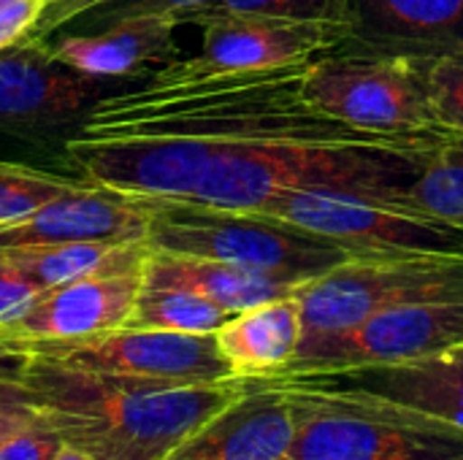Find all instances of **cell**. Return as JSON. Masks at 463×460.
Returning <instances> with one entry per match:
<instances>
[{
  "label": "cell",
  "instance_id": "obj_1",
  "mask_svg": "<svg viewBox=\"0 0 463 460\" xmlns=\"http://www.w3.org/2000/svg\"><path fill=\"white\" fill-rule=\"evenodd\" d=\"M22 382L62 442L95 460H163L247 390L241 377L165 388L35 355Z\"/></svg>",
  "mask_w": 463,
  "mask_h": 460
},
{
  "label": "cell",
  "instance_id": "obj_2",
  "mask_svg": "<svg viewBox=\"0 0 463 460\" xmlns=\"http://www.w3.org/2000/svg\"><path fill=\"white\" fill-rule=\"evenodd\" d=\"M133 198L146 214L152 252L217 260L296 287L355 258L315 230L260 211H231L179 198Z\"/></svg>",
  "mask_w": 463,
  "mask_h": 460
},
{
  "label": "cell",
  "instance_id": "obj_3",
  "mask_svg": "<svg viewBox=\"0 0 463 460\" xmlns=\"http://www.w3.org/2000/svg\"><path fill=\"white\" fill-rule=\"evenodd\" d=\"M279 382L296 412L285 460H463V428L377 399Z\"/></svg>",
  "mask_w": 463,
  "mask_h": 460
},
{
  "label": "cell",
  "instance_id": "obj_4",
  "mask_svg": "<svg viewBox=\"0 0 463 460\" xmlns=\"http://www.w3.org/2000/svg\"><path fill=\"white\" fill-rule=\"evenodd\" d=\"M301 95L320 114L366 133H445L434 122L418 57L336 49L307 62Z\"/></svg>",
  "mask_w": 463,
  "mask_h": 460
},
{
  "label": "cell",
  "instance_id": "obj_5",
  "mask_svg": "<svg viewBox=\"0 0 463 460\" xmlns=\"http://www.w3.org/2000/svg\"><path fill=\"white\" fill-rule=\"evenodd\" d=\"M258 211L315 230L355 258L463 260V228L404 201L347 190H293L271 198Z\"/></svg>",
  "mask_w": 463,
  "mask_h": 460
},
{
  "label": "cell",
  "instance_id": "obj_6",
  "mask_svg": "<svg viewBox=\"0 0 463 460\" xmlns=\"http://www.w3.org/2000/svg\"><path fill=\"white\" fill-rule=\"evenodd\" d=\"M301 342L355 328L366 317L434 301H463L461 258H353L296 287Z\"/></svg>",
  "mask_w": 463,
  "mask_h": 460
},
{
  "label": "cell",
  "instance_id": "obj_7",
  "mask_svg": "<svg viewBox=\"0 0 463 460\" xmlns=\"http://www.w3.org/2000/svg\"><path fill=\"white\" fill-rule=\"evenodd\" d=\"M130 79L87 76L57 60L43 41L0 49V144L19 149L57 146L79 136L87 114Z\"/></svg>",
  "mask_w": 463,
  "mask_h": 460
},
{
  "label": "cell",
  "instance_id": "obj_8",
  "mask_svg": "<svg viewBox=\"0 0 463 460\" xmlns=\"http://www.w3.org/2000/svg\"><path fill=\"white\" fill-rule=\"evenodd\" d=\"M35 358L109 377L165 388L233 380L214 333H176L155 328H117L76 342H22Z\"/></svg>",
  "mask_w": 463,
  "mask_h": 460
},
{
  "label": "cell",
  "instance_id": "obj_9",
  "mask_svg": "<svg viewBox=\"0 0 463 460\" xmlns=\"http://www.w3.org/2000/svg\"><path fill=\"white\" fill-rule=\"evenodd\" d=\"M461 344L463 301L410 304L377 312L350 331L301 342L296 358L274 377L407 363Z\"/></svg>",
  "mask_w": 463,
  "mask_h": 460
},
{
  "label": "cell",
  "instance_id": "obj_10",
  "mask_svg": "<svg viewBox=\"0 0 463 460\" xmlns=\"http://www.w3.org/2000/svg\"><path fill=\"white\" fill-rule=\"evenodd\" d=\"M146 258L149 247L144 244L114 266L38 293L0 331L16 342H76L125 328L144 285Z\"/></svg>",
  "mask_w": 463,
  "mask_h": 460
},
{
  "label": "cell",
  "instance_id": "obj_11",
  "mask_svg": "<svg viewBox=\"0 0 463 460\" xmlns=\"http://www.w3.org/2000/svg\"><path fill=\"white\" fill-rule=\"evenodd\" d=\"M190 24H201V52L179 57L190 70H269L307 65L347 43V30L336 24L288 22L271 16L203 14Z\"/></svg>",
  "mask_w": 463,
  "mask_h": 460
},
{
  "label": "cell",
  "instance_id": "obj_12",
  "mask_svg": "<svg viewBox=\"0 0 463 460\" xmlns=\"http://www.w3.org/2000/svg\"><path fill=\"white\" fill-rule=\"evenodd\" d=\"M282 380L317 390L377 399L463 428V344L407 363L293 374Z\"/></svg>",
  "mask_w": 463,
  "mask_h": 460
},
{
  "label": "cell",
  "instance_id": "obj_13",
  "mask_svg": "<svg viewBox=\"0 0 463 460\" xmlns=\"http://www.w3.org/2000/svg\"><path fill=\"white\" fill-rule=\"evenodd\" d=\"M293 437L296 412L288 390L269 377H247V390L233 404L163 460H285Z\"/></svg>",
  "mask_w": 463,
  "mask_h": 460
},
{
  "label": "cell",
  "instance_id": "obj_14",
  "mask_svg": "<svg viewBox=\"0 0 463 460\" xmlns=\"http://www.w3.org/2000/svg\"><path fill=\"white\" fill-rule=\"evenodd\" d=\"M146 214L133 195L106 187H79L27 217L0 225V255L49 244L146 241Z\"/></svg>",
  "mask_w": 463,
  "mask_h": 460
},
{
  "label": "cell",
  "instance_id": "obj_15",
  "mask_svg": "<svg viewBox=\"0 0 463 460\" xmlns=\"http://www.w3.org/2000/svg\"><path fill=\"white\" fill-rule=\"evenodd\" d=\"M353 24L342 49L418 60L463 54V0H350Z\"/></svg>",
  "mask_w": 463,
  "mask_h": 460
},
{
  "label": "cell",
  "instance_id": "obj_16",
  "mask_svg": "<svg viewBox=\"0 0 463 460\" xmlns=\"http://www.w3.org/2000/svg\"><path fill=\"white\" fill-rule=\"evenodd\" d=\"M176 19H133L92 35H54L43 41L65 65L100 79H138L182 57Z\"/></svg>",
  "mask_w": 463,
  "mask_h": 460
},
{
  "label": "cell",
  "instance_id": "obj_17",
  "mask_svg": "<svg viewBox=\"0 0 463 460\" xmlns=\"http://www.w3.org/2000/svg\"><path fill=\"white\" fill-rule=\"evenodd\" d=\"M301 306L296 293L233 314L214 336L236 377H274L301 344Z\"/></svg>",
  "mask_w": 463,
  "mask_h": 460
},
{
  "label": "cell",
  "instance_id": "obj_18",
  "mask_svg": "<svg viewBox=\"0 0 463 460\" xmlns=\"http://www.w3.org/2000/svg\"><path fill=\"white\" fill-rule=\"evenodd\" d=\"M144 285L190 290L231 314H239L266 301H277V298L296 293V285L290 282L263 277L239 266L203 260V258H187V255L152 252V249L144 263Z\"/></svg>",
  "mask_w": 463,
  "mask_h": 460
},
{
  "label": "cell",
  "instance_id": "obj_19",
  "mask_svg": "<svg viewBox=\"0 0 463 460\" xmlns=\"http://www.w3.org/2000/svg\"><path fill=\"white\" fill-rule=\"evenodd\" d=\"M214 0H57L43 5L38 22L22 41H49L54 35H92L122 22L165 16L190 24Z\"/></svg>",
  "mask_w": 463,
  "mask_h": 460
},
{
  "label": "cell",
  "instance_id": "obj_20",
  "mask_svg": "<svg viewBox=\"0 0 463 460\" xmlns=\"http://www.w3.org/2000/svg\"><path fill=\"white\" fill-rule=\"evenodd\" d=\"M146 241L133 244H106V241H79V244H49V247H30L14 249L0 255L3 263L14 266L24 274L41 293L57 285L73 282L79 277L95 274L106 266H114L133 255Z\"/></svg>",
  "mask_w": 463,
  "mask_h": 460
},
{
  "label": "cell",
  "instance_id": "obj_21",
  "mask_svg": "<svg viewBox=\"0 0 463 460\" xmlns=\"http://www.w3.org/2000/svg\"><path fill=\"white\" fill-rule=\"evenodd\" d=\"M233 314L217 304L179 287L141 285L125 328H155L176 333H217Z\"/></svg>",
  "mask_w": 463,
  "mask_h": 460
},
{
  "label": "cell",
  "instance_id": "obj_22",
  "mask_svg": "<svg viewBox=\"0 0 463 460\" xmlns=\"http://www.w3.org/2000/svg\"><path fill=\"white\" fill-rule=\"evenodd\" d=\"M402 201L463 228V133H450L431 152Z\"/></svg>",
  "mask_w": 463,
  "mask_h": 460
},
{
  "label": "cell",
  "instance_id": "obj_23",
  "mask_svg": "<svg viewBox=\"0 0 463 460\" xmlns=\"http://www.w3.org/2000/svg\"><path fill=\"white\" fill-rule=\"evenodd\" d=\"M79 187H98V184L62 171H49L30 163L0 157V225L27 217L43 203Z\"/></svg>",
  "mask_w": 463,
  "mask_h": 460
},
{
  "label": "cell",
  "instance_id": "obj_24",
  "mask_svg": "<svg viewBox=\"0 0 463 460\" xmlns=\"http://www.w3.org/2000/svg\"><path fill=\"white\" fill-rule=\"evenodd\" d=\"M203 14H241V16H271L288 22L336 24L345 27L347 33L353 24L350 0H214Z\"/></svg>",
  "mask_w": 463,
  "mask_h": 460
},
{
  "label": "cell",
  "instance_id": "obj_25",
  "mask_svg": "<svg viewBox=\"0 0 463 460\" xmlns=\"http://www.w3.org/2000/svg\"><path fill=\"white\" fill-rule=\"evenodd\" d=\"M423 81L437 127L463 133V54L423 60Z\"/></svg>",
  "mask_w": 463,
  "mask_h": 460
},
{
  "label": "cell",
  "instance_id": "obj_26",
  "mask_svg": "<svg viewBox=\"0 0 463 460\" xmlns=\"http://www.w3.org/2000/svg\"><path fill=\"white\" fill-rule=\"evenodd\" d=\"M62 447V437L41 418L0 445V460H54Z\"/></svg>",
  "mask_w": 463,
  "mask_h": 460
},
{
  "label": "cell",
  "instance_id": "obj_27",
  "mask_svg": "<svg viewBox=\"0 0 463 460\" xmlns=\"http://www.w3.org/2000/svg\"><path fill=\"white\" fill-rule=\"evenodd\" d=\"M38 293L41 290L24 274H19L14 266L0 260V325L16 320Z\"/></svg>",
  "mask_w": 463,
  "mask_h": 460
},
{
  "label": "cell",
  "instance_id": "obj_28",
  "mask_svg": "<svg viewBox=\"0 0 463 460\" xmlns=\"http://www.w3.org/2000/svg\"><path fill=\"white\" fill-rule=\"evenodd\" d=\"M46 0H0V49L27 38Z\"/></svg>",
  "mask_w": 463,
  "mask_h": 460
},
{
  "label": "cell",
  "instance_id": "obj_29",
  "mask_svg": "<svg viewBox=\"0 0 463 460\" xmlns=\"http://www.w3.org/2000/svg\"><path fill=\"white\" fill-rule=\"evenodd\" d=\"M30 363H33V352L22 342L8 339L0 331V380L22 382L27 369H30Z\"/></svg>",
  "mask_w": 463,
  "mask_h": 460
},
{
  "label": "cell",
  "instance_id": "obj_30",
  "mask_svg": "<svg viewBox=\"0 0 463 460\" xmlns=\"http://www.w3.org/2000/svg\"><path fill=\"white\" fill-rule=\"evenodd\" d=\"M35 396L24 382L0 380V412H33Z\"/></svg>",
  "mask_w": 463,
  "mask_h": 460
},
{
  "label": "cell",
  "instance_id": "obj_31",
  "mask_svg": "<svg viewBox=\"0 0 463 460\" xmlns=\"http://www.w3.org/2000/svg\"><path fill=\"white\" fill-rule=\"evenodd\" d=\"M35 420H41L38 409H33V412H0V445Z\"/></svg>",
  "mask_w": 463,
  "mask_h": 460
},
{
  "label": "cell",
  "instance_id": "obj_32",
  "mask_svg": "<svg viewBox=\"0 0 463 460\" xmlns=\"http://www.w3.org/2000/svg\"><path fill=\"white\" fill-rule=\"evenodd\" d=\"M54 460H95V458H90L87 453H81V450H76V447H68V445H65V447H62V453H60Z\"/></svg>",
  "mask_w": 463,
  "mask_h": 460
},
{
  "label": "cell",
  "instance_id": "obj_33",
  "mask_svg": "<svg viewBox=\"0 0 463 460\" xmlns=\"http://www.w3.org/2000/svg\"><path fill=\"white\" fill-rule=\"evenodd\" d=\"M49 3H57V0H46V5H49Z\"/></svg>",
  "mask_w": 463,
  "mask_h": 460
}]
</instances>
